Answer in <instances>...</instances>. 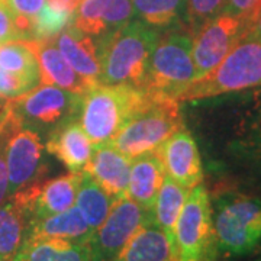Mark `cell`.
<instances>
[{
	"instance_id": "6da1fadb",
	"label": "cell",
	"mask_w": 261,
	"mask_h": 261,
	"mask_svg": "<svg viewBox=\"0 0 261 261\" xmlns=\"http://www.w3.org/2000/svg\"><path fill=\"white\" fill-rule=\"evenodd\" d=\"M157 29L132 19L99 44V84L126 86L144 90L151 53L160 37Z\"/></svg>"
},
{
	"instance_id": "7a4b0ae2",
	"label": "cell",
	"mask_w": 261,
	"mask_h": 261,
	"mask_svg": "<svg viewBox=\"0 0 261 261\" xmlns=\"http://www.w3.org/2000/svg\"><path fill=\"white\" fill-rule=\"evenodd\" d=\"M211 206L216 252L225 257H243L260 248V197L225 190L215 196Z\"/></svg>"
},
{
	"instance_id": "3957f363",
	"label": "cell",
	"mask_w": 261,
	"mask_h": 261,
	"mask_svg": "<svg viewBox=\"0 0 261 261\" xmlns=\"http://www.w3.org/2000/svg\"><path fill=\"white\" fill-rule=\"evenodd\" d=\"M261 86V34L250 29L211 73L196 79L178 102L205 100Z\"/></svg>"
},
{
	"instance_id": "277c9868",
	"label": "cell",
	"mask_w": 261,
	"mask_h": 261,
	"mask_svg": "<svg viewBox=\"0 0 261 261\" xmlns=\"http://www.w3.org/2000/svg\"><path fill=\"white\" fill-rule=\"evenodd\" d=\"M192 49L193 34L187 27L161 31L149 57L144 92L152 97L178 102L189 84L197 79Z\"/></svg>"
},
{
	"instance_id": "5b68a950",
	"label": "cell",
	"mask_w": 261,
	"mask_h": 261,
	"mask_svg": "<svg viewBox=\"0 0 261 261\" xmlns=\"http://www.w3.org/2000/svg\"><path fill=\"white\" fill-rule=\"evenodd\" d=\"M147 99L144 90L94 84L82 94L79 123L93 145L109 142Z\"/></svg>"
},
{
	"instance_id": "8992f818",
	"label": "cell",
	"mask_w": 261,
	"mask_h": 261,
	"mask_svg": "<svg viewBox=\"0 0 261 261\" xmlns=\"http://www.w3.org/2000/svg\"><path fill=\"white\" fill-rule=\"evenodd\" d=\"M185 128L178 102L148 94L140 109L132 113L118 134L109 141L126 159L157 151L174 132Z\"/></svg>"
},
{
	"instance_id": "52a82bcc",
	"label": "cell",
	"mask_w": 261,
	"mask_h": 261,
	"mask_svg": "<svg viewBox=\"0 0 261 261\" xmlns=\"http://www.w3.org/2000/svg\"><path fill=\"white\" fill-rule=\"evenodd\" d=\"M82 94L60 89L53 84H41L28 93L5 100L8 109L23 126L49 135L68 122L79 119Z\"/></svg>"
},
{
	"instance_id": "ba28073f",
	"label": "cell",
	"mask_w": 261,
	"mask_h": 261,
	"mask_svg": "<svg viewBox=\"0 0 261 261\" xmlns=\"http://www.w3.org/2000/svg\"><path fill=\"white\" fill-rule=\"evenodd\" d=\"M177 261H214L216 255L209 192L202 183L186 197L176 225Z\"/></svg>"
},
{
	"instance_id": "9c48e42d",
	"label": "cell",
	"mask_w": 261,
	"mask_h": 261,
	"mask_svg": "<svg viewBox=\"0 0 261 261\" xmlns=\"http://www.w3.org/2000/svg\"><path fill=\"white\" fill-rule=\"evenodd\" d=\"M2 109L8 113L10 122L6 142V166L9 178L8 195L10 197L44 177L47 173L45 145L37 130L23 126L8 109L3 108V105Z\"/></svg>"
},
{
	"instance_id": "30bf717a",
	"label": "cell",
	"mask_w": 261,
	"mask_h": 261,
	"mask_svg": "<svg viewBox=\"0 0 261 261\" xmlns=\"http://www.w3.org/2000/svg\"><path fill=\"white\" fill-rule=\"evenodd\" d=\"M149 219H152V214L130 197H118L106 219L89 240L92 260L116 261L130 238Z\"/></svg>"
},
{
	"instance_id": "8fae6325",
	"label": "cell",
	"mask_w": 261,
	"mask_h": 261,
	"mask_svg": "<svg viewBox=\"0 0 261 261\" xmlns=\"http://www.w3.org/2000/svg\"><path fill=\"white\" fill-rule=\"evenodd\" d=\"M250 29L252 27L245 20L225 10L197 29L192 49L197 79L218 67Z\"/></svg>"
},
{
	"instance_id": "7c38bea8",
	"label": "cell",
	"mask_w": 261,
	"mask_h": 261,
	"mask_svg": "<svg viewBox=\"0 0 261 261\" xmlns=\"http://www.w3.org/2000/svg\"><path fill=\"white\" fill-rule=\"evenodd\" d=\"M226 151L238 160L258 168L261 166V86L238 92Z\"/></svg>"
},
{
	"instance_id": "4fadbf2b",
	"label": "cell",
	"mask_w": 261,
	"mask_h": 261,
	"mask_svg": "<svg viewBox=\"0 0 261 261\" xmlns=\"http://www.w3.org/2000/svg\"><path fill=\"white\" fill-rule=\"evenodd\" d=\"M80 176L82 171H70L49 180L41 178L10 197L18 200L28 216L29 224H32L74 206Z\"/></svg>"
},
{
	"instance_id": "5bb4252c",
	"label": "cell",
	"mask_w": 261,
	"mask_h": 261,
	"mask_svg": "<svg viewBox=\"0 0 261 261\" xmlns=\"http://www.w3.org/2000/svg\"><path fill=\"white\" fill-rule=\"evenodd\" d=\"M134 19L130 0H82L73 16V27L100 42Z\"/></svg>"
},
{
	"instance_id": "9a60e30c",
	"label": "cell",
	"mask_w": 261,
	"mask_h": 261,
	"mask_svg": "<svg viewBox=\"0 0 261 261\" xmlns=\"http://www.w3.org/2000/svg\"><path fill=\"white\" fill-rule=\"evenodd\" d=\"M157 152L163 160L166 174L178 185L192 190L202 183L203 168L199 148L186 128L174 132L160 145Z\"/></svg>"
},
{
	"instance_id": "2e32d148",
	"label": "cell",
	"mask_w": 261,
	"mask_h": 261,
	"mask_svg": "<svg viewBox=\"0 0 261 261\" xmlns=\"http://www.w3.org/2000/svg\"><path fill=\"white\" fill-rule=\"evenodd\" d=\"M53 41L77 74L90 86L99 84L100 51L94 38L70 25L53 38Z\"/></svg>"
},
{
	"instance_id": "e0dca14e",
	"label": "cell",
	"mask_w": 261,
	"mask_h": 261,
	"mask_svg": "<svg viewBox=\"0 0 261 261\" xmlns=\"http://www.w3.org/2000/svg\"><path fill=\"white\" fill-rule=\"evenodd\" d=\"M83 171L113 197L126 195L129 181L130 160L126 159L111 142L96 144Z\"/></svg>"
},
{
	"instance_id": "ac0fdd59",
	"label": "cell",
	"mask_w": 261,
	"mask_h": 261,
	"mask_svg": "<svg viewBox=\"0 0 261 261\" xmlns=\"http://www.w3.org/2000/svg\"><path fill=\"white\" fill-rule=\"evenodd\" d=\"M32 48L37 57L41 84H53L60 89L77 94H83L92 86L75 73L63 54L58 51L53 39H23Z\"/></svg>"
},
{
	"instance_id": "d6986e66",
	"label": "cell",
	"mask_w": 261,
	"mask_h": 261,
	"mask_svg": "<svg viewBox=\"0 0 261 261\" xmlns=\"http://www.w3.org/2000/svg\"><path fill=\"white\" fill-rule=\"evenodd\" d=\"M44 145L48 154L54 155L73 173L83 171L93 149V142L77 119L53 130Z\"/></svg>"
},
{
	"instance_id": "ffe728a7",
	"label": "cell",
	"mask_w": 261,
	"mask_h": 261,
	"mask_svg": "<svg viewBox=\"0 0 261 261\" xmlns=\"http://www.w3.org/2000/svg\"><path fill=\"white\" fill-rule=\"evenodd\" d=\"M164 176V164L157 151H151L132 159L126 196L137 202L141 207H144L147 212L152 214V207Z\"/></svg>"
},
{
	"instance_id": "44dd1931",
	"label": "cell",
	"mask_w": 261,
	"mask_h": 261,
	"mask_svg": "<svg viewBox=\"0 0 261 261\" xmlns=\"http://www.w3.org/2000/svg\"><path fill=\"white\" fill-rule=\"evenodd\" d=\"M116 261H177V254L167 235L149 219L130 238Z\"/></svg>"
},
{
	"instance_id": "7402d4cb",
	"label": "cell",
	"mask_w": 261,
	"mask_h": 261,
	"mask_svg": "<svg viewBox=\"0 0 261 261\" xmlns=\"http://www.w3.org/2000/svg\"><path fill=\"white\" fill-rule=\"evenodd\" d=\"M92 228L86 222L77 206H71L64 212L51 215L29 224V238H57L77 243H89L92 237Z\"/></svg>"
},
{
	"instance_id": "603a6c76",
	"label": "cell",
	"mask_w": 261,
	"mask_h": 261,
	"mask_svg": "<svg viewBox=\"0 0 261 261\" xmlns=\"http://www.w3.org/2000/svg\"><path fill=\"white\" fill-rule=\"evenodd\" d=\"M10 261H93L89 243L29 238Z\"/></svg>"
},
{
	"instance_id": "cb8c5ba5",
	"label": "cell",
	"mask_w": 261,
	"mask_h": 261,
	"mask_svg": "<svg viewBox=\"0 0 261 261\" xmlns=\"http://www.w3.org/2000/svg\"><path fill=\"white\" fill-rule=\"evenodd\" d=\"M189 192H190L189 189L178 185L177 181H174L166 174L152 207L154 224L167 235L168 241L174 247V250H176V225Z\"/></svg>"
},
{
	"instance_id": "d4e9b609",
	"label": "cell",
	"mask_w": 261,
	"mask_h": 261,
	"mask_svg": "<svg viewBox=\"0 0 261 261\" xmlns=\"http://www.w3.org/2000/svg\"><path fill=\"white\" fill-rule=\"evenodd\" d=\"M29 219L15 197L0 205V261H10L27 241Z\"/></svg>"
},
{
	"instance_id": "484cf974",
	"label": "cell",
	"mask_w": 261,
	"mask_h": 261,
	"mask_svg": "<svg viewBox=\"0 0 261 261\" xmlns=\"http://www.w3.org/2000/svg\"><path fill=\"white\" fill-rule=\"evenodd\" d=\"M116 199L118 197L109 195L99 183H96L90 174L82 171L74 205L82 212L92 231H96L102 225Z\"/></svg>"
},
{
	"instance_id": "4316f807",
	"label": "cell",
	"mask_w": 261,
	"mask_h": 261,
	"mask_svg": "<svg viewBox=\"0 0 261 261\" xmlns=\"http://www.w3.org/2000/svg\"><path fill=\"white\" fill-rule=\"evenodd\" d=\"M134 18L157 31L183 27L186 0H130Z\"/></svg>"
},
{
	"instance_id": "83f0119b",
	"label": "cell",
	"mask_w": 261,
	"mask_h": 261,
	"mask_svg": "<svg viewBox=\"0 0 261 261\" xmlns=\"http://www.w3.org/2000/svg\"><path fill=\"white\" fill-rule=\"evenodd\" d=\"M0 68L16 74L37 87L41 84V71L32 48L23 39L0 45Z\"/></svg>"
},
{
	"instance_id": "f1b7e54d",
	"label": "cell",
	"mask_w": 261,
	"mask_h": 261,
	"mask_svg": "<svg viewBox=\"0 0 261 261\" xmlns=\"http://www.w3.org/2000/svg\"><path fill=\"white\" fill-rule=\"evenodd\" d=\"M73 16L74 13L71 12L44 5V8L32 20L31 39H53L63 29L73 23Z\"/></svg>"
},
{
	"instance_id": "f546056e",
	"label": "cell",
	"mask_w": 261,
	"mask_h": 261,
	"mask_svg": "<svg viewBox=\"0 0 261 261\" xmlns=\"http://www.w3.org/2000/svg\"><path fill=\"white\" fill-rule=\"evenodd\" d=\"M225 10V0H186V27L195 34L209 19Z\"/></svg>"
},
{
	"instance_id": "4dcf8cb0",
	"label": "cell",
	"mask_w": 261,
	"mask_h": 261,
	"mask_svg": "<svg viewBox=\"0 0 261 261\" xmlns=\"http://www.w3.org/2000/svg\"><path fill=\"white\" fill-rule=\"evenodd\" d=\"M20 32V39H31L32 20L41 12L45 0H6Z\"/></svg>"
},
{
	"instance_id": "1f68e13d",
	"label": "cell",
	"mask_w": 261,
	"mask_h": 261,
	"mask_svg": "<svg viewBox=\"0 0 261 261\" xmlns=\"http://www.w3.org/2000/svg\"><path fill=\"white\" fill-rule=\"evenodd\" d=\"M10 122L8 113L2 109L0 118V205L8 200L9 178H8V166H6V142L9 135Z\"/></svg>"
},
{
	"instance_id": "d6a6232c",
	"label": "cell",
	"mask_w": 261,
	"mask_h": 261,
	"mask_svg": "<svg viewBox=\"0 0 261 261\" xmlns=\"http://www.w3.org/2000/svg\"><path fill=\"white\" fill-rule=\"evenodd\" d=\"M35 89L25 79L0 68V100L15 99Z\"/></svg>"
},
{
	"instance_id": "836d02e7",
	"label": "cell",
	"mask_w": 261,
	"mask_h": 261,
	"mask_svg": "<svg viewBox=\"0 0 261 261\" xmlns=\"http://www.w3.org/2000/svg\"><path fill=\"white\" fill-rule=\"evenodd\" d=\"M225 12L237 15L254 28L261 13V0H225Z\"/></svg>"
},
{
	"instance_id": "e575fe53",
	"label": "cell",
	"mask_w": 261,
	"mask_h": 261,
	"mask_svg": "<svg viewBox=\"0 0 261 261\" xmlns=\"http://www.w3.org/2000/svg\"><path fill=\"white\" fill-rule=\"evenodd\" d=\"M18 39H20V32L16 27L15 16L6 2L0 0V45Z\"/></svg>"
},
{
	"instance_id": "d590c367",
	"label": "cell",
	"mask_w": 261,
	"mask_h": 261,
	"mask_svg": "<svg viewBox=\"0 0 261 261\" xmlns=\"http://www.w3.org/2000/svg\"><path fill=\"white\" fill-rule=\"evenodd\" d=\"M45 2H47L48 6H51V8L74 13L82 0H45Z\"/></svg>"
},
{
	"instance_id": "8d00e7d4",
	"label": "cell",
	"mask_w": 261,
	"mask_h": 261,
	"mask_svg": "<svg viewBox=\"0 0 261 261\" xmlns=\"http://www.w3.org/2000/svg\"><path fill=\"white\" fill-rule=\"evenodd\" d=\"M0 118H2V108H0Z\"/></svg>"
},
{
	"instance_id": "74e56055",
	"label": "cell",
	"mask_w": 261,
	"mask_h": 261,
	"mask_svg": "<svg viewBox=\"0 0 261 261\" xmlns=\"http://www.w3.org/2000/svg\"><path fill=\"white\" fill-rule=\"evenodd\" d=\"M254 261H261V257H260V258H257V260H254Z\"/></svg>"
},
{
	"instance_id": "f35d334b",
	"label": "cell",
	"mask_w": 261,
	"mask_h": 261,
	"mask_svg": "<svg viewBox=\"0 0 261 261\" xmlns=\"http://www.w3.org/2000/svg\"><path fill=\"white\" fill-rule=\"evenodd\" d=\"M0 103H5V100H0Z\"/></svg>"
},
{
	"instance_id": "ab89813d",
	"label": "cell",
	"mask_w": 261,
	"mask_h": 261,
	"mask_svg": "<svg viewBox=\"0 0 261 261\" xmlns=\"http://www.w3.org/2000/svg\"><path fill=\"white\" fill-rule=\"evenodd\" d=\"M258 170H260V171H261V166H260V167H258Z\"/></svg>"
},
{
	"instance_id": "60d3db41",
	"label": "cell",
	"mask_w": 261,
	"mask_h": 261,
	"mask_svg": "<svg viewBox=\"0 0 261 261\" xmlns=\"http://www.w3.org/2000/svg\"><path fill=\"white\" fill-rule=\"evenodd\" d=\"M2 2H6V0H2Z\"/></svg>"
}]
</instances>
